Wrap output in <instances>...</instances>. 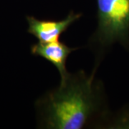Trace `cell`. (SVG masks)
<instances>
[{"label": "cell", "instance_id": "1", "mask_svg": "<svg viewBox=\"0 0 129 129\" xmlns=\"http://www.w3.org/2000/svg\"><path fill=\"white\" fill-rule=\"evenodd\" d=\"M68 73L60 85L35 102L40 128L82 129L97 124L106 115L103 84L95 78V71Z\"/></svg>", "mask_w": 129, "mask_h": 129}, {"label": "cell", "instance_id": "2", "mask_svg": "<svg viewBox=\"0 0 129 129\" xmlns=\"http://www.w3.org/2000/svg\"><path fill=\"white\" fill-rule=\"evenodd\" d=\"M98 25L90 45L101 55L118 42L129 50V0H97Z\"/></svg>", "mask_w": 129, "mask_h": 129}, {"label": "cell", "instance_id": "3", "mask_svg": "<svg viewBox=\"0 0 129 129\" xmlns=\"http://www.w3.org/2000/svg\"><path fill=\"white\" fill-rule=\"evenodd\" d=\"M82 14L71 11L62 20H41L32 16H27V32L35 37L40 42L58 41L60 36L73 24L81 17Z\"/></svg>", "mask_w": 129, "mask_h": 129}, {"label": "cell", "instance_id": "4", "mask_svg": "<svg viewBox=\"0 0 129 129\" xmlns=\"http://www.w3.org/2000/svg\"><path fill=\"white\" fill-rule=\"evenodd\" d=\"M78 49L79 47H70L59 40L45 43L38 42L32 45L31 53L54 64L60 73V80H62L69 73L66 70V61L68 56Z\"/></svg>", "mask_w": 129, "mask_h": 129}]
</instances>
